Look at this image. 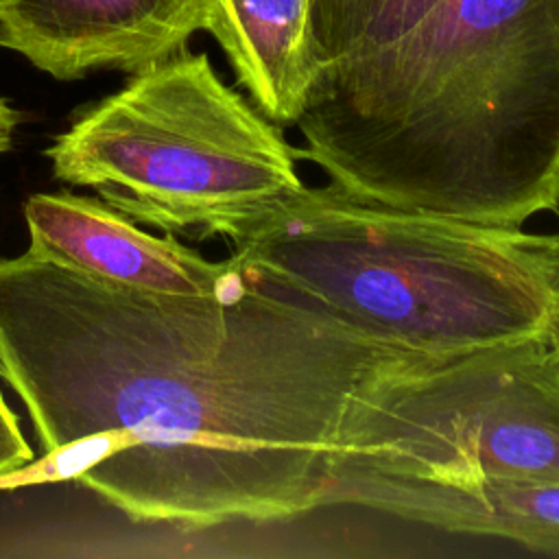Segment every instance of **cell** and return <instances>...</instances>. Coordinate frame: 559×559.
Masks as SVG:
<instances>
[{"label": "cell", "mask_w": 559, "mask_h": 559, "mask_svg": "<svg viewBox=\"0 0 559 559\" xmlns=\"http://www.w3.org/2000/svg\"><path fill=\"white\" fill-rule=\"evenodd\" d=\"M404 354L236 266L212 295L168 297L0 258V378L41 448L0 489L76 480L183 533L293 520L323 507L356 402Z\"/></svg>", "instance_id": "6da1fadb"}, {"label": "cell", "mask_w": 559, "mask_h": 559, "mask_svg": "<svg viewBox=\"0 0 559 559\" xmlns=\"http://www.w3.org/2000/svg\"><path fill=\"white\" fill-rule=\"evenodd\" d=\"M297 157L362 203L522 227L559 210V0H439L314 72Z\"/></svg>", "instance_id": "7a4b0ae2"}, {"label": "cell", "mask_w": 559, "mask_h": 559, "mask_svg": "<svg viewBox=\"0 0 559 559\" xmlns=\"http://www.w3.org/2000/svg\"><path fill=\"white\" fill-rule=\"evenodd\" d=\"M227 260L269 297L430 358L559 330V234L362 203L330 183L284 199Z\"/></svg>", "instance_id": "3957f363"}, {"label": "cell", "mask_w": 559, "mask_h": 559, "mask_svg": "<svg viewBox=\"0 0 559 559\" xmlns=\"http://www.w3.org/2000/svg\"><path fill=\"white\" fill-rule=\"evenodd\" d=\"M46 157L55 179L92 188L133 223L229 245L306 186L282 129L188 48L131 74Z\"/></svg>", "instance_id": "277c9868"}, {"label": "cell", "mask_w": 559, "mask_h": 559, "mask_svg": "<svg viewBox=\"0 0 559 559\" xmlns=\"http://www.w3.org/2000/svg\"><path fill=\"white\" fill-rule=\"evenodd\" d=\"M334 476L559 483L557 349L518 343L395 358L356 402Z\"/></svg>", "instance_id": "5b68a950"}, {"label": "cell", "mask_w": 559, "mask_h": 559, "mask_svg": "<svg viewBox=\"0 0 559 559\" xmlns=\"http://www.w3.org/2000/svg\"><path fill=\"white\" fill-rule=\"evenodd\" d=\"M201 26L203 0H0V48L59 81L142 72Z\"/></svg>", "instance_id": "8992f818"}, {"label": "cell", "mask_w": 559, "mask_h": 559, "mask_svg": "<svg viewBox=\"0 0 559 559\" xmlns=\"http://www.w3.org/2000/svg\"><path fill=\"white\" fill-rule=\"evenodd\" d=\"M28 251L96 282L168 297L212 295L234 273L175 236H153L105 201L59 192L24 203Z\"/></svg>", "instance_id": "52a82bcc"}, {"label": "cell", "mask_w": 559, "mask_h": 559, "mask_svg": "<svg viewBox=\"0 0 559 559\" xmlns=\"http://www.w3.org/2000/svg\"><path fill=\"white\" fill-rule=\"evenodd\" d=\"M352 504L450 533L489 535L559 555V483H421L389 476H334L323 507Z\"/></svg>", "instance_id": "ba28073f"}, {"label": "cell", "mask_w": 559, "mask_h": 559, "mask_svg": "<svg viewBox=\"0 0 559 559\" xmlns=\"http://www.w3.org/2000/svg\"><path fill=\"white\" fill-rule=\"evenodd\" d=\"M225 52L251 105L295 127L314 72L310 0H203V26Z\"/></svg>", "instance_id": "9c48e42d"}, {"label": "cell", "mask_w": 559, "mask_h": 559, "mask_svg": "<svg viewBox=\"0 0 559 559\" xmlns=\"http://www.w3.org/2000/svg\"><path fill=\"white\" fill-rule=\"evenodd\" d=\"M439 0H310L317 70L373 52L426 17Z\"/></svg>", "instance_id": "30bf717a"}, {"label": "cell", "mask_w": 559, "mask_h": 559, "mask_svg": "<svg viewBox=\"0 0 559 559\" xmlns=\"http://www.w3.org/2000/svg\"><path fill=\"white\" fill-rule=\"evenodd\" d=\"M33 459V448L20 428L17 415L11 411L0 393V476L20 469Z\"/></svg>", "instance_id": "8fae6325"}, {"label": "cell", "mask_w": 559, "mask_h": 559, "mask_svg": "<svg viewBox=\"0 0 559 559\" xmlns=\"http://www.w3.org/2000/svg\"><path fill=\"white\" fill-rule=\"evenodd\" d=\"M17 120L20 114L0 96V153H4L11 146Z\"/></svg>", "instance_id": "7c38bea8"}, {"label": "cell", "mask_w": 559, "mask_h": 559, "mask_svg": "<svg viewBox=\"0 0 559 559\" xmlns=\"http://www.w3.org/2000/svg\"><path fill=\"white\" fill-rule=\"evenodd\" d=\"M552 347L557 349V354H559V330H557V334H555V341H552Z\"/></svg>", "instance_id": "4fadbf2b"}]
</instances>
